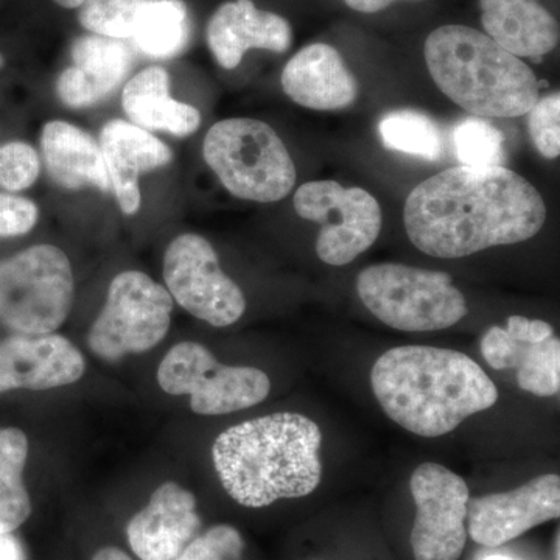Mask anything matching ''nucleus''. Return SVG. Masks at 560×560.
I'll return each mask as SVG.
<instances>
[{
	"mask_svg": "<svg viewBox=\"0 0 560 560\" xmlns=\"http://www.w3.org/2000/svg\"><path fill=\"white\" fill-rule=\"evenodd\" d=\"M545 220L539 190L503 165L438 173L412 189L404 209L412 245L440 259L529 241Z\"/></svg>",
	"mask_w": 560,
	"mask_h": 560,
	"instance_id": "f257e3e1",
	"label": "nucleus"
},
{
	"mask_svg": "<svg viewBox=\"0 0 560 560\" xmlns=\"http://www.w3.org/2000/svg\"><path fill=\"white\" fill-rule=\"evenodd\" d=\"M371 385L389 419L422 438L444 436L499 400L477 361L431 346L389 349L375 361Z\"/></svg>",
	"mask_w": 560,
	"mask_h": 560,
	"instance_id": "f03ea898",
	"label": "nucleus"
},
{
	"mask_svg": "<svg viewBox=\"0 0 560 560\" xmlns=\"http://www.w3.org/2000/svg\"><path fill=\"white\" fill-rule=\"evenodd\" d=\"M318 423L298 412H275L231 427L212 456L224 490L246 508L300 499L318 488L323 466Z\"/></svg>",
	"mask_w": 560,
	"mask_h": 560,
	"instance_id": "7ed1b4c3",
	"label": "nucleus"
},
{
	"mask_svg": "<svg viewBox=\"0 0 560 560\" xmlns=\"http://www.w3.org/2000/svg\"><path fill=\"white\" fill-rule=\"evenodd\" d=\"M423 54L436 86L475 116L514 119L540 98L529 66L475 28L442 25L430 33Z\"/></svg>",
	"mask_w": 560,
	"mask_h": 560,
	"instance_id": "20e7f679",
	"label": "nucleus"
},
{
	"mask_svg": "<svg viewBox=\"0 0 560 560\" xmlns=\"http://www.w3.org/2000/svg\"><path fill=\"white\" fill-rule=\"evenodd\" d=\"M202 154L221 184L242 200L280 201L296 184L285 143L265 121H219L206 135Z\"/></svg>",
	"mask_w": 560,
	"mask_h": 560,
	"instance_id": "39448f33",
	"label": "nucleus"
},
{
	"mask_svg": "<svg viewBox=\"0 0 560 560\" xmlns=\"http://www.w3.org/2000/svg\"><path fill=\"white\" fill-rule=\"evenodd\" d=\"M357 291L375 318L401 331L448 329L469 312L451 275L407 265L368 267L357 279Z\"/></svg>",
	"mask_w": 560,
	"mask_h": 560,
	"instance_id": "423d86ee",
	"label": "nucleus"
},
{
	"mask_svg": "<svg viewBox=\"0 0 560 560\" xmlns=\"http://www.w3.org/2000/svg\"><path fill=\"white\" fill-rule=\"evenodd\" d=\"M73 275L57 246L36 245L0 261V320L21 335H47L68 319Z\"/></svg>",
	"mask_w": 560,
	"mask_h": 560,
	"instance_id": "0eeeda50",
	"label": "nucleus"
},
{
	"mask_svg": "<svg viewBox=\"0 0 560 560\" xmlns=\"http://www.w3.org/2000/svg\"><path fill=\"white\" fill-rule=\"evenodd\" d=\"M171 293L145 272L125 271L113 279L108 300L88 337L98 359L117 361L160 345L171 329Z\"/></svg>",
	"mask_w": 560,
	"mask_h": 560,
	"instance_id": "6e6552de",
	"label": "nucleus"
},
{
	"mask_svg": "<svg viewBox=\"0 0 560 560\" xmlns=\"http://www.w3.org/2000/svg\"><path fill=\"white\" fill-rule=\"evenodd\" d=\"M158 381L172 396L189 394L191 411L202 416L230 415L259 405L270 394L264 371L224 366L198 342H180L162 360Z\"/></svg>",
	"mask_w": 560,
	"mask_h": 560,
	"instance_id": "1a4fd4ad",
	"label": "nucleus"
},
{
	"mask_svg": "<svg viewBox=\"0 0 560 560\" xmlns=\"http://www.w3.org/2000/svg\"><path fill=\"white\" fill-rule=\"evenodd\" d=\"M293 202L301 219L320 224L316 254L331 267L355 260L381 235V205L360 187L312 180L296 190Z\"/></svg>",
	"mask_w": 560,
	"mask_h": 560,
	"instance_id": "9d476101",
	"label": "nucleus"
},
{
	"mask_svg": "<svg viewBox=\"0 0 560 560\" xmlns=\"http://www.w3.org/2000/svg\"><path fill=\"white\" fill-rule=\"evenodd\" d=\"M164 280L180 307L210 326H231L246 311L241 287L224 275L215 249L201 235H179L168 245Z\"/></svg>",
	"mask_w": 560,
	"mask_h": 560,
	"instance_id": "9b49d317",
	"label": "nucleus"
},
{
	"mask_svg": "<svg viewBox=\"0 0 560 560\" xmlns=\"http://www.w3.org/2000/svg\"><path fill=\"white\" fill-rule=\"evenodd\" d=\"M416 503L411 548L416 560H459L467 541V482L436 463L420 464L412 474Z\"/></svg>",
	"mask_w": 560,
	"mask_h": 560,
	"instance_id": "f8f14e48",
	"label": "nucleus"
},
{
	"mask_svg": "<svg viewBox=\"0 0 560 560\" xmlns=\"http://www.w3.org/2000/svg\"><path fill=\"white\" fill-rule=\"evenodd\" d=\"M560 515V477L540 475L510 492L469 501V536L478 545L501 547Z\"/></svg>",
	"mask_w": 560,
	"mask_h": 560,
	"instance_id": "ddd939ff",
	"label": "nucleus"
},
{
	"mask_svg": "<svg viewBox=\"0 0 560 560\" xmlns=\"http://www.w3.org/2000/svg\"><path fill=\"white\" fill-rule=\"evenodd\" d=\"M83 374V355L61 335L20 334L0 342V393L60 388Z\"/></svg>",
	"mask_w": 560,
	"mask_h": 560,
	"instance_id": "4468645a",
	"label": "nucleus"
},
{
	"mask_svg": "<svg viewBox=\"0 0 560 560\" xmlns=\"http://www.w3.org/2000/svg\"><path fill=\"white\" fill-rule=\"evenodd\" d=\"M200 529L194 493L176 482H165L128 523L127 534L140 560H173Z\"/></svg>",
	"mask_w": 560,
	"mask_h": 560,
	"instance_id": "2eb2a0df",
	"label": "nucleus"
},
{
	"mask_svg": "<svg viewBox=\"0 0 560 560\" xmlns=\"http://www.w3.org/2000/svg\"><path fill=\"white\" fill-rule=\"evenodd\" d=\"M293 43L290 22L257 9L253 0L226 2L210 18L208 44L223 69H235L246 51L261 49L283 54Z\"/></svg>",
	"mask_w": 560,
	"mask_h": 560,
	"instance_id": "dca6fc26",
	"label": "nucleus"
},
{
	"mask_svg": "<svg viewBox=\"0 0 560 560\" xmlns=\"http://www.w3.org/2000/svg\"><path fill=\"white\" fill-rule=\"evenodd\" d=\"M125 40L88 35L72 44L73 65L57 81V94L65 105L86 108L117 90L135 65V51Z\"/></svg>",
	"mask_w": 560,
	"mask_h": 560,
	"instance_id": "f3484780",
	"label": "nucleus"
},
{
	"mask_svg": "<svg viewBox=\"0 0 560 560\" xmlns=\"http://www.w3.org/2000/svg\"><path fill=\"white\" fill-rule=\"evenodd\" d=\"M280 83L291 101L308 109H345L359 97V81L329 44L298 51L283 68Z\"/></svg>",
	"mask_w": 560,
	"mask_h": 560,
	"instance_id": "a211bd4d",
	"label": "nucleus"
},
{
	"mask_svg": "<svg viewBox=\"0 0 560 560\" xmlns=\"http://www.w3.org/2000/svg\"><path fill=\"white\" fill-rule=\"evenodd\" d=\"M101 149L121 212L135 215L140 208L139 176L171 164L172 150L156 136L125 120H110L103 127Z\"/></svg>",
	"mask_w": 560,
	"mask_h": 560,
	"instance_id": "6ab92c4d",
	"label": "nucleus"
},
{
	"mask_svg": "<svg viewBox=\"0 0 560 560\" xmlns=\"http://www.w3.org/2000/svg\"><path fill=\"white\" fill-rule=\"evenodd\" d=\"M486 35L518 58L540 60L559 44V24L537 0H480Z\"/></svg>",
	"mask_w": 560,
	"mask_h": 560,
	"instance_id": "aec40b11",
	"label": "nucleus"
},
{
	"mask_svg": "<svg viewBox=\"0 0 560 560\" xmlns=\"http://www.w3.org/2000/svg\"><path fill=\"white\" fill-rule=\"evenodd\" d=\"M40 150L50 178L65 189L113 190L101 143L86 131L55 120L44 127Z\"/></svg>",
	"mask_w": 560,
	"mask_h": 560,
	"instance_id": "412c9836",
	"label": "nucleus"
},
{
	"mask_svg": "<svg viewBox=\"0 0 560 560\" xmlns=\"http://www.w3.org/2000/svg\"><path fill=\"white\" fill-rule=\"evenodd\" d=\"M121 106L131 124L147 131H165L186 138L201 125L197 108L172 98L171 79L167 70L160 66L142 70L128 81L121 94Z\"/></svg>",
	"mask_w": 560,
	"mask_h": 560,
	"instance_id": "4be33fe9",
	"label": "nucleus"
},
{
	"mask_svg": "<svg viewBox=\"0 0 560 560\" xmlns=\"http://www.w3.org/2000/svg\"><path fill=\"white\" fill-rule=\"evenodd\" d=\"M136 49L149 57L167 60L186 50L190 40V18L180 0H145L131 33Z\"/></svg>",
	"mask_w": 560,
	"mask_h": 560,
	"instance_id": "5701e85b",
	"label": "nucleus"
},
{
	"mask_svg": "<svg viewBox=\"0 0 560 560\" xmlns=\"http://www.w3.org/2000/svg\"><path fill=\"white\" fill-rule=\"evenodd\" d=\"M27 455L24 431L0 430V534L13 533L31 517V497L22 480Z\"/></svg>",
	"mask_w": 560,
	"mask_h": 560,
	"instance_id": "b1692460",
	"label": "nucleus"
},
{
	"mask_svg": "<svg viewBox=\"0 0 560 560\" xmlns=\"http://www.w3.org/2000/svg\"><path fill=\"white\" fill-rule=\"evenodd\" d=\"M552 335V327L545 320L511 316L506 329L493 326L482 335L481 353L493 370H517L534 346Z\"/></svg>",
	"mask_w": 560,
	"mask_h": 560,
	"instance_id": "393cba45",
	"label": "nucleus"
},
{
	"mask_svg": "<svg viewBox=\"0 0 560 560\" xmlns=\"http://www.w3.org/2000/svg\"><path fill=\"white\" fill-rule=\"evenodd\" d=\"M378 132L386 149L423 160H441L445 151L441 128L419 110L400 109L386 114L378 124Z\"/></svg>",
	"mask_w": 560,
	"mask_h": 560,
	"instance_id": "a878e982",
	"label": "nucleus"
},
{
	"mask_svg": "<svg viewBox=\"0 0 560 560\" xmlns=\"http://www.w3.org/2000/svg\"><path fill=\"white\" fill-rule=\"evenodd\" d=\"M456 158L467 167H500L504 162V136L480 117H467L453 130Z\"/></svg>",
	"mask_w": 560,
	"mask_h": 560,
	"instance_id": "bb28decb",
	"label": "nucleus"
},
{
	"mask_svg": "<svg viewBox=\"0 0 560 560\" xmlns=\"http://www.w3.org/2000/svg\"><path fill=\"white\" fill-rule=\"evenodd\" d=\"M145 0H83L80 22L92 35L130 39Z\"/></svg>",
	"mask_w": 560,
	"mask_h": 560,
	"instance_id": "cd10ccee",
	"label": "nucleus"
},
{
	"mask_svg": "<svg viewBox=\"0 0 560 560\" xmlns=\"http://www.w3.org/2000/svg\"><path fill=\"white\" fill-rule=\"evenodd\" d=\"M518 386L537 397L558 396L560 389V340L556 335L537 342L517 368Z\"/></svg>",
	"mask_w": 560,
	"mask_h": 560,
	"instance_id": "c85d7f7f",
	"label": "nucleus"
},
{
	"mask_svg": "<svg viewBox=\"0 0 560 560\" xmlns=\"http://www.w3.org/2000/svg\"><path fill=\"white\" fill-rule=\"evenodd\" d=\"M38 151L25 142L0 145V187L9 191L28 189L38 179Z\"/></svg>",
	"mask_w": 560,
	"mask_h": 560,
	"instance_id": "c756f323",
	"label": "nucleus"
},
{
	"mask_svg": "<svg viewBox=\"0 0 560 560\" xmlns=\"http://www.w3.org/2000/svg\"><path fill=\"white\" fill-rule=\"evenodd\" d=\"M245 541L230 525L213 526L184 548L173 560H242Z\"/></svg>",
	"mask_w": 560,
	"mask_h": 560,
	"instance_id": "7c9ffc66",
	"label": "nucleus"
},
{
	"mask_svg": "<svg viewBox=\"0 0 560 560\" xmlns=\"http://www.w3.org/2000/svg\"><path fill=\"white\" fill-rule=\"evenodd\" d=\"M528 130L541 156L556 160L560 154V95L539 98L529 110Z\"/></svg>",
	"mask_w": 560,
	"mask_h": 560,
	"instance_id": "2f4dec72",
	"label": "nucleus"
},
{
	"mask_svg": "<svg viewBox=\"0 0 560 560\" xmlns=\"http://www.w3.org/2000/svg\"><path fill=\"white\" fill-rule=\"evenodd\" d=\"M39 210L24 197L0 194V237H20L35 228Z\"/></svg>",
	"mask_w": 560,
	"mask_h": 560,
	"instance_id": "473e14b6",
	"label": "nucleus"
},
{
	"mask_svg": "<svg viewBox=\"0 0 560 560\" xmlns=\"http://www.w3.org/2000/svg\"><path fill=\"white\" fill-rule=\"evenodd\" d=\"M0 560H27L21 541L11 533L0 534Z\"/></svg>",
	"mask_w": 560,
	"mask_h": 560,
	"instance_id": "72a5a7b5",
	"label": "nucleus"
},
{
	"mask_svg": "<svg viewBox=\"0 0 560 560\" xmlns=\"http://www.w3.org/2000/svg\"><path fill=\"white\" fill-rule=\"evenodd\" d=\"M350 9L360 11V13H378V11L388 9L394 2L399 0H345Z\"/></svg>",
	"mask_w": 560,
	"mask_h": 560,
	"instance_id": "f704fd0d",
	"label": "nucleus"
},
{
	"mask_svg": "<svg viewBox=\"0 0 560 560\" xmlns=\"http://www.w3.org/2000/svg\"><path fill=\"white\" fill-rule=\"evenodd\" d=\"M92 560H131L128 558V555H125L124 551L119 550V548H102L101 551L95 552L94 558Z\"/></svg>",
	"mask_w": 560,
	"mask_h": 560,
	"instance_id": "c9c22d12",
	"label": "nucleus"
},
{
	"mask_svg": "<svg viewBox=\"0 0 560 560\" xmlns=\"http://www.w3.org/2000/svg\"><path fill=\"white\" fill-rule=\"evenodd\" d=\"M62 9H80L83 0H55Z\"/></svg>",
	"mask_w": 560,
	"mask_h": 560,
	"instance_id": "e433bc0d",
	"label": "nucleus"
},
{
	"mask_svg": "<svg viewBox=\"0 0 560 560\" xmlns=\"http://www.w3.org/2000/svg\"><path fill=\"white\" fill-rule=\"evenodd\" d=\"M485 560H514V559L506 558V556H489V558H486Z\"/></svg>",
	"mask_w": 560,
	"mask_h": 560,
	"instance_id": "4c0bfd02",
	"label": "nucleus"
},
{
	"mask_svg": "<svg viewBox=\"0 0 560 560\" xmlns=\"http://www.w3.org/2000/svg\"><path fill=\"white\" fill-rule=\"evenodd\" d=\"M3 65H5V60H3V55L0 54V69L3 68Z\"/></svg>",
	"mask_w": 560,
	"mask_h": 560,
	"instance_id": "58836bf2",
	"label": "nucleus"
}]
</instances>
